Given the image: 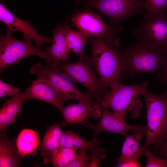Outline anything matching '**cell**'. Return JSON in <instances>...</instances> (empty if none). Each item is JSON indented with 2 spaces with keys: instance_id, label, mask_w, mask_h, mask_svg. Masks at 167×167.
Segmentation results:
<instances>
[{
  "instance_id": "1",
  "label": "cell",
  "mask_w": 167,
  "mask_h": 167,
  "mask_svg": "<svg viewBox=\"0 0 167 167\" xmlns=\"http://www.w3.org/2000/svg\"><path fill=\"white\" fill-rule=\"evenodd\" d=\"M92 55L89 63L94 67L106 93L110 85L125 78L121 50L109 47L102 41L90 37Z\"/></svg>"
},
{
  "instance_id": "2",
  "label": "cell",
  "mask_w": 167,
  "mask_h": 167,
  "mask_svg": "<svg viewBox=\"0 0 167 167\" xmlns=\"http://www.w3.org/2000/svg\"><path fill=\"white\" fill-rule=\"evenodd\" d=\"M149 81L135 85H126L115 81L111 84L110 89L99 101V106L111 109L114 113L125 119L129 112L137 118L140 113L142 104L137 99L148 89Z\"/></svg>"
},
{
  "instance_id": "3",
  "label": "cell",
  "mask_w": 167,
  "mask_h": 167,
  "mask_svg": "<svg viewBox=\"0 0 167 167\" xmlns=\"http://www.w3.org/2000/svg\"><path fill=\"white\" fill-rule=\"evenodd\" d=\"M124 72L133 78L139 73L150 74L161 69L167 55L135 41L121 50Z\"/></svg>"
},
{
  "instance_id": "4",
  "label": "cell",
  "mask_w": 167,
  "mask_h": 167,
  "mask_svg": "<svg viewBox=\"0 0 167 167\" xmlns=\"http://www.w3.org/2000/svg\"><path fill=\"white\" fill-rule=\"evenodd\" d=\"M147 110L146 139L143 148L160 144L167 139V92L161 94L148 89L142 95Z\"/></svg>"
},
{
  "instance_id": "5",
  "label": "cell",
  "mask_w": 167,
  "mask_h": 167,
  "mask_svg": "<svg viewBox=\"0 0 167 167\" xmlns=\"http://www.w3.org/2000/svg\"><path fill=\"white\" fill-rule=\"evenodd\" d=\"M131 34L135 41L167 55V15L145 11Z\"/></svg>"
},
{
  "instance_id": "6",
  "label": "cell",
  "mask_w": 167,
  "mask_h": 167,
  "mask_svg": "<svg viewBox=\"0 0 167 167\" xmlns=\"http://www.w3.org/2000/svg\"><path fill=\"white\" fill-rule=\"evenodd\" d=\"M71 20L72 24L79 31L90 37L102 41L111 48L119 47L120 40L118 35L123 30L122 26L108 24L98 14L88 10L74 14Z\"/></svg>"
},
{
  "instance_id": "7",
  "label": "cell",
  "mask_w": 167,
  "mask_h": 167,
  "mask_svg": "<svg viewBox=\"0 0 167 167\" xmlns=\"http://www.w3.org/2000/svg\"><path fill=\"white\" fill-rule=\"evenodd\" d=\"M13 32L6 28L5 35L0 37V72L26 57L36 55L50 61L45 53L33 45L32 39L24 35V40H20L12 36Z\"/></svg>"
},
{
  "instance_id": "8",
  "label": "cell",
  "mask_w": 167,
  "mask_h": 167,
  "mask_svg": "<svg viewBox=\"0 0 167 167\" xmlns=\"http://www.w3.org/2000/svg\"><path fill=\"white\" fill-rule=\"evenodd\" d=\"M39 63L40 69L62 105L65 101L70 99L97 105L96 100L87 92L83 93L79 90L75 86V83L52 62L47 60L45 67Z\"/></svg>"
},
{
  "instance_id": "9",
  "label": "cell",
  "mask_w": 167,
  "mask_h": 167,
  "mask_svg": "<svg viewBox=\"0 0 167 167\" xmlns=\"http://www.w3.org/2000/svg\"><path fill=\"white\" fill-rule=\"evenodd\" d=\"M84 6L100 11L115 25L145 12L144 0H87Z\"/></svg>"
},
{
  "instance_id": "10",
  "label": "cell",
  "mask_w": 167,
  "mask_h": 167,
  "mask_svg": "<svg viewBox=\"0 0 167 167\" xmlns=\"http://www.w3.org/2000/svg\"><path fill=\"white\" fill-rule=\"evenodd\" d=\"M58 68L68 75L75 83L84 86L87 92L96 101H99L106 93L99 78L91 69L88 63L79 59L73 63L61 62Z\"/></svg>"
},
{
  "instance_id": "11",
  "label": "cell",
  "mask_w": 167,
  "mask_h": 167,
  "mask_svg": "<svg viewBox=\"0 0 167 167\" xmlns=\"http://www.w3.org/2000/svg\"><path fill=\"white\" fill-rule=\"evenodd\" d=\"M31 74L37 75L25 91V99L39 100L49 103L59 111L63 106L49 84L45 74L40 69L39 63L35 64L30 69Z\"/></svg>"
},
{
  "instance_id": "12",
  "label": "cell",
  "mask_w": 167,
  "mask_h": 167,
  "mask_svg": "<svg viewBox=\"0 0 167 167\" xmlns=\"http://www.w3.org/2000/svg\"><path fill=\"white\" fill-rule=\"evenodd\" d=\"M100 118L98 123L95 125L87 121L83 124L93 131L95 138L103 132L118 133L126 136L127 135L126 132L129 131L135 132L140 129L141 126L127 123L125 119L104 106H102L101 114Z\"/></svg>"
},
{
  "instance_id": "13",
  "label": "cell",
  "mask_w": 167,
  "mask_h": 167,
  "mask_svg": "<svg viewBox=\"0 0 167 167\" xmlns=\"http://www.w3.org/2000/svg\"><path fill=\"white\" fill-rule=\"evenodd\" d=\"M0 20L11 30L21 32L29 36L40 50L43 45L52 42V38L45 37L38 33L31 25L30 20L15 16L5 6L3 0L0 2Z\"/></svg>"
},
{
  "instance_id": "14",
  "label": "cell",
  "mask_w": 167,
  "mask_h": 167,
  "mask_svg": "<svg viewBox=\"0 0 167 167\" xmlns=\"http://www.w3.org/2000/svg\"><path fill=\"white\" fill-rule=\"evenodd\" d=\"M60 111L66 125L77 124L83 125L89 118H100L102 113V110L99 106L84 101L63 105Z\"/></svg>"
},
{
  "instance_id": "15",
  "label": "cell",
  "mask_w": 167,
  "mask_h": 167,
  "mask_svg": "<svg viewBox=\"0 0 167 167\" xmlns=\"http://www.w3.org/2000/svg\"><path fill=\"white\" fill-rule=\"evenodd\" d=\"M68 24H59L52 32V44L47 48L44 52L52 62L57 65L62 61L67 62L69 60V51L65 40V35Z\"/></svg>"
},
{
  "instance_id": "16",
  "label": "cell",
  "mask_w": 167,
  "mask_h": 167,
  "mask_svg": "<svg viewBox=\"0 0 167 167\" xmlns=\"http://www.w3.org/2000/svg\"><path fill=\"white\" fill-rule=\"evenodd\" d=\"M146 125H144L134 134L125 136L118 163L129 160L138 161L143 155L142 149L140 146V142L142 136L146 134Z\"/></svg>"
},
{
  "instance_id": "17",
  "label": "cell",
  "mask_w": 167,
  "mask_h": 167,
  "mask_svg": "<svg viewBox=\"0 0 167 167\" xmlns=\"http://www.w3.org/2000/svg\"><path fill=\"white\" fill-rule=\"evenodd\" d=\"M25 99V91L20 92L6 101L0 110V131L6 130L21 112L23 103Z\"/></svg>"
},
{
  "instance_id": "18",
  "label": "cell",
  "mask_w": 167,
  "mask_h": 167,
  "mask_svg": "<svg viewBox=\"0 0 167 167\" xmlns=\"http://www.w3.org/2000/svg\"><path fill=\"white\" fill-rule=\"evenodd\" d=\"M0 135V167L18 166L23 158L18 153L16 144L11 142L6 135V130Z\"/></svg>"
},
{
  "instance_id": "19",
  "label": "cell",
  "mask_w": 167,
  "mask_h": 167,
  "mask_svg": "<svg viewBox=\"0 0 167 167\" xmlns=\"http://www.w3.org/2000/svg\"><path fill=\"white\" fill-rule=\"evenodd\" d=\"M62 131L60 125L55 124L46 132L39 148L44 157L45 163H49L51 159L60 146V139Z\"/></svg>"
},
{
  "instance_id": "20",
  "label": "cell",
  "mask_w": 167,
  "mask_h": 167,
  "mask_svg": "<svg viewBox=\"0 0 167 167\" xmlns=\"http://www.w3.org/2000/svg\"><path fill=\"white\" fill-rule=\"evenodd\" d=\"M40 142L39 134L30 129H23L16 141L18 153L23 158L27 155L35 156Z\"/></svg>"
},
{
  "instance_id": "21",
  "label": "cell",
  "mask_w": 167,
  "mask_h": 167,
  "mask_svg": "<svg viewBox=\"0 0 167 167\" xmlns=\"http://www.w3.org/2000/svg\"><path fill=\"white\" fill-rule=\"evenodd\" d=\"M100 144V142L96 138L88 140L82 138L71 131H66L62 132L60 139L59 147L75 148L79 150L86 149L90 151Z\"/></svg>"
},
{
  "instance_id": "22",
  "label": "cell",
  "mask_w": 167,
  "mask_h": 167,
  "mask_svg": "<svg viewBox=\"0 0 167 167\" xmlns=\"http://www.w3.org/2000/svg\"><path fill=\"white\" fill-rule=\"evenodd\" d=\"M90 37L88 35L84 32L72 29L68 25L65 40L69 52L75 53L79 59L84 60V47Z\"/></svg>"
},
{
  "instance_id": "23",
  "label": "cell",
  "mask_w": 167,
  "mask_h": 167,
  "mask_svg": "<svg viewBox=\"0 0 167 167\" xmlns=\"http://www.w3.org/2000/svg\"><path fill=\"white\" fill-rule=\"evenodd\" d=\"M77 150L75 148L60 147L54 153L49 163L54 167H67L75 158Z\"/></svg>"
},
{
  "instance_id": "24",
  "label": "cell",
  "mask_w": 167,
  "mask_h": 167,
  "mask_svg": "<svg viewBox=\"0 0 167 167\" xmlns=\"http://www.w3.org/2000/svg\"><path fill=\"white\" fill-rule=\"evenodd\" d=\"M146 11L155 13L167 12V0H144Z\"/></svg>"
},
{
  "instance_id": "25",
  "label": "cell",
  "mask_w": 167,
  "mask_h": 167,
  "mask_svg": "<svg viewBox=\"0 0 167 167\" xmlns=\"http://www.w3.org/2000/svg\"><path fill=\"white\" fill-rule=\"evenodd\" d=\"M143 155L147 158L146 167H167V163L165 160L160 156H156L153 152H150L148 148H143L141 147Z\"/></svg>"
},
{
  "instance_id": "26",
  "label": "cell",
  "mask_w": 167,
  "mask_h": 167,
  "mask_svg": "<svg viewBox=\"0 0 167 167\" xmlns=\"http://www.w3.org/2000/svg\"><path fill=\"white\" fill-rule=\"evenodd\" d=\"M91 155L89 157L88 167H98L106 156V150L99 145L93 148L91 151Z\"/></svg>"
},
{
  "instance_id": "27",
  "label": "cell",
  "mask_w": 167,
  "mask_h": 167,
  "mask_svg": "<svg viewBox=\"0 0 167 167\" xmlns=\"http://www.w3.org/2000/svg\"><path fill=\"white\" fill-rule=\"evenodd\" d=\"M87 150L86 149H79L75 158L67 167H88L89 157L87 154Z\"/></svg>"
},
{
  "instance_id": "28",
  "label": "cell",
  "mask_w": 167,
  "mask_h": 167,
  "mask_svg": "<svg viewBox=\"0 0 167 167\" xmlns=\"http://www.w3.org/2000/svg\"><path fill=\"white\" fill-rule=\"evenodd\" d=\"M0 89H2L6 92L7 96L14 97L20 92V89L13 86L0 80Z\"/></svg>"
},
{
  "instance_id": "29",
  "label": "cell",
  "mask_w": 167,
  "mask_h": 167,
  "mask_svg": "<svg viewBox=\"0 0 167 167\" xmlns=\"http://www.w3.org/2000/svg\"><path fill=\"white\" fill-rule=\"evenodd\" d=\"M161 71L158 73L156 75L159 83L165 86V91L167 92V58L165 61L161 69Z\"/></svg>"
},
{
  "instance_id": "30",
  "label": "cell",
  "mask_w": 167,
  "mask_h": 167,
  "mask_svg": "<svg viewBox=\"0 0 167 167\" xmlns=\"http://www.w3.org/2000/svg\"><path fill=\"white\" fill-rule=\"evenodd\" d=\"M153 146V152L162 157L167 163V139L162 143Z\"/></svg>"
},
{
  "instance_id": "31",
  "label": "cell",
  "mask_w": 167,
  "mask_h": 167,
  "mask_svg": "<svg viewBox=\"0 0 167 167\" xmlns=\"http://www.w3.org/2000/svg\"><path fill=\"white\" fill-rule=\"evenodd\" d=\"M117 167H140L138 161L129 160L118 163Z\"/></svg>"
},
{
  "instance_id": "32",
  "label": "cell",
  "mask_w": 167,
  "mask_h": 167,
  "mask_svg": "<svg viewBox=\"0 0 167 167\" xmlns=\"http://www.w3.org/2000/svg\"><path fill=\"white\" fill-rule=\"evenodd\" d=\"M6 96H7V95L5 91L2 89H0V97L3 98Z\"/></svg>"
}]
</instances>
